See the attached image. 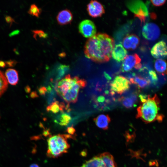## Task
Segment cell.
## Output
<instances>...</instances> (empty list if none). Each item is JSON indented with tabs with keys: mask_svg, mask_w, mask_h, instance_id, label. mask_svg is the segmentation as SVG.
<instances>
[{
	"mask_svg": "<svg viewBox=\"0 0 167 167\" xmlns=\"http://www.w3.org/2000/svg\"><path fill=\"white\" fill-rule=\"evenodd\" d=\"M114 47V41L112 37L106 33H98L87 40L84 53L93 61L103 63L110 59Z\"/></svg>",
	"mask_w": 167,
	"mask_h": 167,
	"instance_id": "cell-1",
	"label": "cell"
},
{
	"mask_svg": "<svg viewBox=\"0 0 167 167\" xmlns=\"http://www.w3.org/2000/svg\"><path fill=\"white\" fill-rule=\"evenodd\" d=\"M140 102L137 109L136 118L146 123L163 121L164 115L160 112V101L156 94L150 96L143 95L139 96Z\"/></svg>",
	"mask_w": 167,
	"mask_h": 167,
	"instance_id": "cell-2",
	"label": "cell"
},
{
	"mask_svg": "<svg viewBox=\"0 0 167 167\" xmlns=\"http://www.w3.org/2000/svg\"><path fill=\"white\" fill-rule=\"evenodd\" d=\"M86 84L85 79L68 75L57 82L55 88L58 95L65 102L75 103L77 101L80 90Z\"/></svg>",
	"mask_w": 167,
	"mask_h": 167,
	"instance_id": "cell-3",
	"label": "cell"
},
{
	"mask_svg": "<svg viewBox=\"0 0 167 167\" xmlns=\"http://www.w3.org/2000/svg\"><path fill=\"white\" fill-rule=\"evenodd\" d=\"M71 135L58 134L51 136L47 139V156L52 158H57L67 152L70 147L67 139Z\"/></svg>",
	"mask_w": 167,
	"mask_h": 167,
	"instance_id": "cell-4",
	"label": "cell"
},
{
	"mask_svg": "<svg viewBox=\"0 0 167 167\" xmlns=\"http://www.w3.org/2000/svg\"><path fill=\"white\" fill-rule=\"evenodd\" d=\"M126 6L134 14L135 17L138 18L141 23H145L148 15V11L143 2L140 0L129 1L126 2Z\"/></svg>",
	"mask_w": 167,
	"mask_h": 167,
	"instance_id": "cell-5",
	"label": "cell"
},
{
	"mask_svg": "<svg viewBox=\"0 0 167 167\" xmlns=\"http://www.w3.org/2000/svg\"><path fill=\"white\" fill-rule=\"evenodd\" d=\"M130 81L121 75L116 76L110 84V90L112 94H122L128 90L131 84Z\"/></svg>",
	"mask_w": 167,
	"mask_h": 167,
	"instance_id": "cell-6",
	"label": "cell"
},
{
	"mask_svg": "<svg viewBox=\"0 0 167 167\" xmlns=\"http://www.w3.org/2000/svg\"><path fill=\"white\" fill-rule=\"evenodd\" d=\"M141 61V58L137 54L127 55L122 63L121 70L122 72H126L134 68L140 69L142 67Z\"/></svg>",
	"mask_w": 167,
	"mask_h": 167,
	"instance_id": "cell-7",
	"label": "cell"
},
{
	"mask_svg": "<svg viewBox=\"0 0 167 167\" xmlns=\"http://www.w3.org/2000/svg\"><path fill=\"white\" fill-rule=\"evenodd\" d=\"M142 34L146 39L154 41L158 39L160 34V31L158 26L152 23L146 24L142 29Z\"/></svg>",
	"mask_w": 167,
	"mask_h": 167,
	"instance_id": "cell-8",
	"label": "cell"
},
{
	"mask_svg": "<svg viewBox=\"0 0 167 167\" xmlns=\"http://www.w3.org/2000/svg\"><path fill=\"white\" fill-rule=\"evenodd\" d=\"M79 32L84 37L91 38L96 35V28L93 22L88 19L82 21L79 24Z\"/></svg>",
	"mask_w": 167,
	"mask_h": 167,
	"instance_id": "cell-9",
	"label": "cell"
},
{
	"mask_svg": "<svg viewBox=\"0 0 167 167\" xmlns=\"http://www.w3.org/2000/svg\"><path fill=\"white\" fill-rule=\"evenodd\" d=\"M152 56L155 58L163 59L167 58V45L163 41H159L152 48L151 50Z\"/></svg>",
	"mask_w": 167,
	"mask_h": 167,
	"instance_id": "cell-10",
	"label": "cell"
},
{
	"mask_svg": "<svg viewBox=\"0 0 167 167\" xmlns=\"http://www.w3.org/2000/svg\"><path fill=\"white\" fill-rule=\"evenodd\" d=\"M87 11L89 15L93 18L101 17L105 12L102 5L96 0H92L87 5Z\"/></svg>",
	"mask_w": 167,
	"mask_h": 167,
	"instance_id": "cell-11",
	"label": "cell"
},
{
	"mask_svg": "<svg viewBox=\"0 0 167 167\" xmlns=\"http://www.w3.org/2000/svg\"><path fill=\"white\" fill-rule=\"evenodd\" d=\"M140 43V39L137 35L131 34L127 35L124 38L122 44L124 48L129 50L135 49Z\"/></svg>",
	"mask_w": 167,
	"mask_h": 167,
	"instance_id": "cell-12",
	"label": "cell"
},
{
	"mask_svg": "<svg viewBox=\"0 0 167 167\" xmlns=\"http://www.w3.org/2000/svg\"><path fill=\"white\" fill-rule=\"evenodd\" d=\"M127 52L121 44H118L114 47L112 53V56L114 59L120 62L127 56Z\"/></svg>",
	"mask_w": 167,
	"mask_h": 167,
	"instance_id": "cell-13",
	"label": "cell"
},
{
	"mask_svg": "<svg viewBox=\"0 0 167 167\" xmlns=\"http://www.w3.org/2000/svg\"><path fill=\"white\" fill-rule=\"evenodd\" d=\"M73 18L72 14L70 10L66 9L58 13L57 16V20L59 24L63 25L70 23Z\"/></svg>",
	"mask_w": 167,
	"mask_h": 167,
	"instance_id": "cell-14",
	"label": "cell"
},
{
	"mask_svg": "<svg viewBox=\"0 0 167 167\" xmlns=\"http://www.w3.org/2000/svg\"><path fill=\"white\" fill-rule=\"evenodd\" d=\"M111 120L108 114H102L98 115L94 119L96 126L99 128L104 130H107Z\"/></svg>",
	"mask_w": 167,
	"mask_h": 167,
	"instance_id": "cell-15",
	"label": "cell"
},
{
	"mask_svg": "<svg viewBox=\"0 0 167 167\" xmlns=\"http://www.w3.org/2000/svg\"><path fill=\"white\" fill-rule=\"evenodd\" d=\"M5 75L8 83L10 84L15 85L18 84L19 80V75L18 72L16 70L12 68L7 69Z\"/></svg>",
	"mask_w": 167,
	"mask_h": 167,
	"instance_id": "cell-16",
	"label": "cell"
},
{
	"mask_svg": "<svg viewBox=\"0 0 167 167\" xmlns=\"http://www.w3.org/2000/svg\"><path fill=\"white\" fill-rule=\"evenodd\" d=\"M79 167H105L104 161L99 155L86 161Z\"/></svg>",
	"mask_w": 167,
	"mask_h": 167,
	"instance_id": "cell-17",
	"label": "cell"
},
{
	"mask_svg": "<svg viewBox=\"0 0 167 167\" xmlns=\"http://www.w3.org/2000/svg\"><path fill=\"white\" fill-rule=\"evenodd\" d=\"M131 84L136 85L140 88H143L148 86L151 83L149 79H146L139 75H135L130 78Z\"/></svg>",
	"mask_w": 167,
	"mask_h": 167,
	"instance_id": "cell-18",
	"label": "cell"
},
{
	"mask_svg": "<svg viewBox=\"0 0 167 167\" xmlns=\"http://www.w3.org/2000/svg\"><path fill=\"white\" fill-rule=\"evenodd\" d=\"M66 106L63 102L60 103L58 101H55L52 102L46 108L48 112H51L54 113H56L59 112L63 113L64 110L67 109L68 106Z\"/></svg>",
	"mask_w": 167,
	"mask_h": 167,
	"instance_id": "cell-19",
	"label": "cell"
},
{
	"mask_svg": "<svg viewBox=\"0 0 167 167\" xmlns=\"http://www.w3.org/2000/svg\"><path fill=\"white\" fill-rule=\"evenodd\" d=\"M154 66L156 71L159 74L167 75V62L165 60L156 59L154 62Z\"/></svg>",
	"mask_w": 167,
	"mask_h": 167,
	"instance_id": "cell-20",
	"label": "cell"
},
{
	"mask_svg": "<svg viewBox=\"0 0 167 167\" xmlns=\"http://www.w3.org/2000/svg\"><path fill=\"white\" fill-rule=\"evenodd\" d=\"M120 100L124 107L129 109L134 106L137 101V98L135 94H133L128 96L122 97Z\"/></svg>",
	"mask_w": 167,
	"mask_h": 167,
	"instance_id": "cell-21",
	"label": "cell"
},
{
	"mask_svg": "<svg viewBox=\"0 0 167 167\" xmlns=\"http://www.w3.org/2000/svg\"><path fill=\"white\" fill-rule=\"evenodd\" d=\"M71 118L69 114L66 113H62L60 115L55 122L62 126L67 125L70 122Z\"/></svg>",
	"mask_w": 167,
	"mask_h": 167,
	"instance_id": "cell-22",
	"label": "cell"
},
{
	"mask_svg": "<svg viewBox=\"0 0 167 167\" xmlns=\"http://www.w3.org/2000/svg\"><path fill=\"white\" fill-rule=\"evenodd\" d=\"M8 83L3 73L0 70V97L6 91Z\"/></svg>",
	"mask_w": 167,
	"mask_h": 167,
	"instance_id": "cell-23",
	"label": "cell"
},
{
	"mask_svg": "<svg viewBox=\"0 0 167 167\" xmlns=\"http://www.w3.org/2000/svg\"><path fill=\"white\" fill-rule=\"evenodd\" d=\"M28 13L32 15L39 17L41 13V9L35 4H32L30 6Z\"/></svg>",
	"mask_w": 167,
	"mask_h": 167,
	"instance_id": "cell-24",
	"label": "cell"
},
{
	"mask_svg": "<svg viewBox=\"0 0 167 167\" xmlns=\"http://www.w3.org/2000/svg\"><path fill=\"white\" fill-rule=\"evenodd\" d=\"M148 74L151 80L155 82L157 80V77L156 73L154 71L151 70L149 71Z\"/></svg>",
	"mask_w": 167,
	"mask_h": 167,
	"instance_id": "cell-25",
	"label": "cell"
},
{
	"mask_svg": "<svg viewBox=\"0 0 167 167\" xmlns=\"http://www.w3.org/2000/svg\"><path fill=\"white\" fill-rule=\"evenodd\" d=\"M34 34V36L35 37L36 35H38L40 37H46L47 35L44 32L41 30H33L32 31Z\"/></svg>",
	"mask_w": 167,
	"mask_h": 167,
	"instance_id": "cell-26",
	"label": "cell"
},
{
	"mask_svg": "<svg viewBox=\"0 0 167 167\" xmlns=\"http://www.w3.org/2000/svg\"><path fill=\"white\" fill-rule=\"evenodd\" d=\"M152 4L155 6H160L163 5L165 2L166 1L162 0H151Z\"/></svg>",
	"mask_w": 167,
	"mask_h": 167,
	"instance_id": "cell-27",
	"label": "cell"
},
{
	"mask_svg": "<svg viewBox=\"0 0 167 167\" xmlns=\"http://www.w3.org/2000/svg\"><path fill=\"white\" fill-rule=\"evenodd\" d=\"M5 19L6 22L9 23H12L14 21V19L11 17L7 16L5 17Z\"/></svg>",
	"mask_w": 167,
	"mask_h": 167,
	"instance_id": "cell-28",
	"label": "cell"
},
{
	"mask_svg": "<svg viewBox=\"0 0 167 167\" xmlns=\"http://www.w3.org/2000/svg\"><path fill=\"white\" fill-rule=\"evenodd\" d=\"M67 132L69 134H73L75 131V129L73 127H69L67 129Z\"/></svg>",
	"mask_w": 167,
	"mask_h": 167,
	"instance_id": "cell-29",
	"label": "cell"
},
{
	"mask_svg": "<svg viewBox=\"0 0 167 167\" xmlns=\"http://www.w3.org/2000/svg\"><path fill=\"white\" fill-rule=\"evenodd\" d=\"M40 93L41 94H44L46 91V89L44 87L41 88L39 90Z\"/></svg>",
	"mask_w": 167,
	"mask_h": 167,
	"instance_id": "cell-30",
	"label": "cell"
},
{
	"mask_svg": "<svg viewBox=\"0 0 167 167\" xmlns=\"http://www.w3.org/2000/svg\"><path fill=\"white\" fill-rule=\"evenodd\" d=\"M6 64H7L9 66H13V65L15 64L14 63L15 62L9 60L7 62H6Z\"/></svg>",
	"mask_w": 167,
	"mask_h": 167,
	"instance_id": "cell-31",
	"label": "cell"
},
{
	"mask_svg": "<svg viewBox=\"0 0 167 167\" xmlns=\"http://www.w3.org/2000/svg\"><path fill=\"white\" fill-rule=\"evenodd\" d=\"M6 66L5 62L3 61H0V67H4Z\"/></svg>",
	"mask_w": 167,
	"mask_h": 167,
	"instance_id": "cell-32",
	"label": "cell"
},
{
	"mask_svg": "<svg viewBox=\"0 0 167 167\" xmlns=\"http://www.w3.org/2000/svg\"><path fill=\"white\" fill-rule=\"evenodd\" d=\"M29 167H39V166L36 164H31Z\"/></svg>",
	"mask_w": 167,
	"mask_h": 167,
	"instance_id": "cell-33",
	"label": "cell"
},
{
	"mask_svg": "<svg viewBox=\"0 0 167 167\" xmlns=\"http://www.w3.org/2000/svg\"><path fill=\"white\" fill-rule=\"evenodd\" d=\"M25 90L26 91V92H28L30 91V88L29 87H26L25 88Z\"/></svg>",
	"mask_w": 167,
	"mask_h": 167,
	"instance_id": "cell-34",
	"label": "cell"
},
{
	"mask_svg": "<svg viewBox=\"0 0 167 167\" xmlns=\"http://www.w3.org/2000/svg\"></svg>",
	"mask_w": 167,
	"mask_h": 167,
	"instance_id": "cell-35",
	"label": "cell"
}]
</instances>
